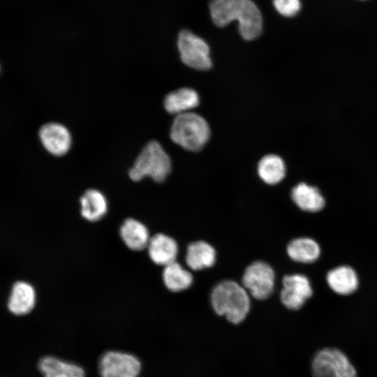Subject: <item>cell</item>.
<instances>
[{
	"label": "cell",
	"mask_w": 377,
	"mask_h": 377,
	"mask_svg": "<svg viewBox=\"0 0 377 377\" xmlns=\"http://www.w3.org/2000/svg\"><path fill=\"white\" fill-rule=\"evenodd\" d=\"M209 10L212 21L218 27H223L237 20L239 34L244 40L256 39L262 32L261 13L251 0H212Z\"/></svg>",
	"instance_id": "1"
},
{
	"label": "cell",
	"mask_w": 377,
	"mask_h": 377,
	"mask_svg": "<svg viewBox=\"0 0 377 377\" xmlns=\"http://www.w3.org/2000/svg\"><path fill=\"white\" fill-rule=\"evenodd\" d=\"M211 303L214 311L233 323L239 324L248 315L251 300L249 293L238 283L226 280L212 290Z\"/></svg>",
	"instance_id": "2"
},
{
	"label": "cell",
	"mask_w": 377,
	"mask_h": 377,
	"mask_svg": "<svg viewBox=\"0 0 377 377\" xmlns=\"http://www.w3.org/2000/svg\"><path fill=\"white\" fill-rule=\"evenodd\" d=\"M170 135L172 140L182 148L198 151L208 142L210 128L202 117L188 112L175 116Z\"/></svg>",
	"instance_id": "3"
},
{
	"label": "cell",
	"mask_w": 377,
	"mask_h": 377,
	"mask_svg": "<svg viewBox=\"0 0 377 377\" xmlns=\"http://www.w3.org/2000/svg\"><path fill=\"white\" fill-rule=\"evenodd\" d=\"M171 171V161L162 146L155 140L149 142L142 149L133 167L130 178L135 182L149 176L156 182L165 179Z\"/></svg>",
	"instance_id": "4"
},
{
	"label": "cell",
	"mask_w": 377,
	"mask_h": 377,
	"mask_svg": "<svg viewBox=\"0 0 377 377\" xmlns=\"http://www.w3.org/2000/svg\"><path fill=\"white\" fill-rule=\"evenodd\" d=\"M311 371L314 377H357L346 355L334 348H325L315 354Z\"/></svg>",
	"instance_id": "5"
},
{
	"label": "cell",
	"mask_w": 377,
	"mask_h": 377,
	"mask_svg": "<svg viewBox=\"0 0 377 377\" xmlns=\"http://www.w3.org/2000/svg\"><path fill=\"white\" fill-rule=\"evenodd\" d=\"M177 47L181 59L186 66L200 71H206L212 67L207 43L191 31L184 29L179 32Z\"/></svg>",
	"instance_id": "6"
},
{
	"label": "cell",
	"mask_w": 377,
	"mask_h": 377,
	"mask_svg": "<svg viewBox=\"0 0 377 377\" xmlns=\"http://www.w3.org/2000/svg\"><path fill=\"white\" fill-rule=\"evenodd\" d=\"M275 274L269 265L256 261L249 265L242 276V286L250 295L257 300H265L272 293Z\"/></svg>",
	"instance_id": "7"
},
{
	"label": "cell",
	"mask_w": 377,
	"mask_h": 377,
	"mask_svg": "<svg viewBox=\"0 0 377 377\" xmlns=\"http://www.w3.org/2000/svg\"><path fill=\"white\" fill-rule=\"evenodd\" d=\"M140 369L141 364L136 357L118 351L105 353L99 363L102 377H137Z\"/></svg>",
	"instance_id": "8"
},
{
	"label": "cell",
	"mask_w": 377,
	"mask_h": 377,
	"mask_svg": "<svg viewBox=\"0 0 377 377\" xmlns=\"http://www.w3.org/2000/svg\"><path fill=\"white\" fill-rule=\"evenodd\" d=\"M282 283L281 300L288 309H300L313 294L311 283L303 274L286 275L283 278Z\"/></svg>",
	"instance_id": "9"
},
{
	"label": "cell",
	"mask_w": 377,
	"mask_h": 377,
	"mask_svg": "<svg viewBox=\"0 0 377 377\" xmlns=\"http://www.w3.org/2000/svg\"><path fill=\"white\" fill-rule=\"evenodd\" d=\"M39 137L44 147L54 156L64 155L71 145V136L68 130L58 123L52 122L42 126Z\"/></svg>",
	"instance_id": "10"
},
{
	"label": "cell",
	"mask_w": 377,
	"mask_h": 377,
	"mask_svg": "<svg viewBox=\"0 0 377 377\" xmlns=\"http://www.w3.org/2000/svg\"><path fill=\"white\" fill-rule=\"evenodd\" d=\"M148 253L151 260L156 265L167 266L176 261L178 245L170 236L158 233L150 238Z\"/></svg>",
	"instance_id": "11"
},
{
	"label": "cell",
	"mask_w": 377,
	"mask_h": 377,
	"mask_svg": "<svg viewBox=\"0 0 377 377\" xmlns=\"http://www.w3.org/2000/svg\"><path fill=\"white\" fill-rule=\"evenodd\" d=\"M35 301L36 293L33 286L24 281H17L13 286L8 307L15 315H25L33 309Z\"/></svg>",
	"instance_id": "12"
},
{
	"label": "cell",
	"mask_w": 377,
	"mask_h": 377,
	"mask_svg": "<svg viewBox=\"0 0 377 377\" xmlns=\"http://www.w3.org/2000/svg\"><path fill=\"white\" fill-rule=\"evenodd\" d=\"M291 198L300 209L309 212L320 211L325 203L319 189L304 182L293 188Z\"/></svg>",
	"instance_id": "13"
},
{
	"label": "cell",
	"mask_w": 377,
	"mask_h": 377,
	"mask_svg": "<svg viewBox=\"0 0 377 377\" xmlns=\"http://www.w3.org/2000/svg\"><path fill=\"white\" fill-rule=\"evenodd\" d=\"M326 280L334 292L342 295L354 293L359 283L355 271L346 265L339 266L329 271Z\"/></svg>",
	"instance_id": "14"
},
{
	"label": "cell",
	"mask_w": 377,
	"mask_h": 377,
	"mask_svg": "<svg viewBox=\"0 0 377 377\" xmlns=\"http://www.w3.org/2000/svg\"><path fill=\"white\" fill-rule=\"evenodd\" d=\"M199 103V96L194 89L183 87L171 91L165 96L164 107L168 112L177 116L190 112Z\"/></svg>",
	"instance_id": "15"
},
{
	"label": "cell",
	"mask_w": 377,
	"mask_h": 377,
	"mask_svg": "<svg viewBox=\"0 0 377 377\" xmlns=\"http://www.w3.org/2000/svg\"><path fill=\"white\" fill-rule=\"evenodd\" d=\"M119 234L126 246L134 251L147 247L151 238L147 227L134 219H127L123 222Z\"/></svg>",
	"instance_id": "16"
},
{
	"label": "cell",
	"mask_w": 377,
	"mask_h": 377,
	"mask_svg": "<svg viewBox=\"0 0 377 377\" xmlns=\"http://www.w3.org/2000/svg\"><path fill=\"white\" fill-rule=\"evenodd\" d=\"M216 259L214 248L204 241L190 244L186 249V263L193 270H200L214 265Z\"/></svg>",
	"instance_id": "17"
},
{
	"label": "cell",
	"mask_w": 377,
	"mask_h": 377,
	"mask_svg": "<svg viewBox=\"0 0 377 377\" xmlns=\"http://www.w3.org/2000/svg\"><path fill=\"white\" fill-rule=\"evenodd\" d=\"M38 368L44 377H84L80 367L51 356L40 359Z\"/></svg>",
	"instance_id": "18"
},
{
	"label": "cell",
	"mask_w": 377,
	"mask_h": 377,
	"mask_svg": "<svg viewBox=\"0 0 377 377\" xmlns=\"http://www.w3.org/2000/svg\"><path fill=\"white\" fill-rule=\"evenodd\" d=\"M81 215L89 221L100 220L107 212L108 204L104 195L98 190L89 189L80 198Z\"/></svg>",
	"instance_id": "19"
},
{
	"label": "cell",
	"mask_w": 377,
	"mask_h": 377,
	"mask_svg": "<svg viewBox=\"0 0 377 377\" xmlns=\"http://www.w3.org/2000/svg\"><path fill=\"white\" fill-rule=\"evenodd\" d=\"M287 253L295 262L311 263L319 258L320 248L314 239L309 237H300L288 244Z\"/></svg>",
	"instance_id": "20"
},
{
	"label": "cell",
	"mask_w": 377,
	"mask_h": 377,
	"mask_svg": "<svg viewBox=\"0 0 377 377\" xmlns=\"http://www.w3.org/2000/svg\"><path fill=\"white\" fill-rule=\"evenodd\" d=\"M286 167L283 158L276 154L263 156L258 165V173L260 179L267 184L274 185L285 177Z\"/></svg>",
	"instance_id": "21"
},
{
	"label": "cell",
	"mask_w": 377,
	"mask_h": 377,
	"mask_svg": "<svg viewBox=\"0 0 377 377\" xmlns=\"http://www.w3.org/2000/svg\"><path fill=\"white\" fill-rule=\"evenodd\" d=\"M163 281L170 291L181 292L192 285L193 279L190 272L175 261L164 267Z\"/></svg>",
	"instance_id": "22"
},
{
	"label": "cell",
	"mask_w": 377,
	"mask_h": 377,
	"mask_svg": "<svg viewBox=\"0 0 377 377\" xmlns=\"http://www.w3.org/2000/svg\"><path fill=\"white\" fill-rule=\"evenodd\" d=\"M273 4L277 12L285 17L295 16L301 8L300 0H273Z\"/></svg>",
	"instance_id": "23"
}]
</instances>
